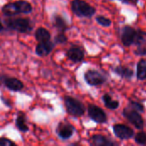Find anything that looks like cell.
Here are the masks:
<instances>
[{"mask_svg":"<svg viewBox=\"0 0 146 146\" xmlns=\"http://www.w3.org/2000/svg\"><path fill=\"white\" fill-rule=\"evenodd\" d=\"M121 40L122 44L126 47H130L133 44L136 46L146 44V32L126 25L121 28Z\"/></svg>","mask_w":146,"mask_h":146,"instance_id":"6da1fadb","label":"cell"},{"mask_svg":"<svg viewBox=\"0 0 146 146\" xmlns=\"http://www.w3.org/2000/svg\"><path fill=\"white\" fill-rule=\"evenodd\" d=\"M33 11L32 4L27 0H17L4 4L2 12L5 16L11 17L20 14H29Z\"/></svg>","mask_w":146,"mask_h":146,"instance_id":"7a4b0ae2","label":"cell"},{"mask_svg":"<svg viewBox=\"0 0 146 146\" xmlns=\"http://www.w3.org/2000/svg\"><path fill=\"white\" fill-rule=\"evenodd\" d=\"M4 24L8 29L15 31L21 33H30L33 28V23L28 18L11 16L4 20Z\"/></svg>","mask_w":146,"mask_h":146,"instance_id":"3957f363","label":"cell"},{"mask_svg":"<svg viewBox=\"0 0 146 146\" xmlns=\"http://www.w3.org/2000/svg\"><path fill=\"white\" fill-rule=\"evenodd\" d=\"M71 9L79 17L91 18L96 14V9L84 0H73L71 2Z\"/></svg>","mask_w":146,"mask_h":146,"instance_id":"277c9868","label":"cell"},{"mask_svg":"<svg viewBox=\"0 0 146 146\" xmlns=\"http://www.w3.org/2000/svg\"><path fill=\"white\" fill-rule=\"evenodd\" d=\"M64 105L67 113L74 117H80L86 112L85 105L80 100L70 96L64 98Z\"/></svg>","mask_w":146,"mask_h":146,"instance_id":"5b68a950","label":"cell"},{"mask_svg":"<svg viewBox=\"0 0 146 146\" xmlns=\"http://www.w3.org/2000/svg\"><path fill=\"white\" fill-rule=\"evenodd\" d=\"M123 116L137 129L142 130L145 127V121L139 112L127 106L123 110Z\"/></svg>","mask_w":146,"mask_h":146,"instance_id":"8992f818","label":"cell"},{"mask_svg":"<svg viewBox=\"0 0 146 146\" xmlns=\"http://www.w3.org/2000/svg\"><path fill=\"white\" fill-rule=\"evenodd\" d=\"M85 81L91 86H98L107 81V77L96 69H88L84 74Z\"/></svg>","mask_w":146,"mask_h":146,"instance_id":"52a82bcc","label":"cell"},{"mask_svg":"<svg viewBox=\"0 0 146 146\" xmlns=\"http://www.w3.org/2000/svg\"><path fill=\"white\" fill-rule=\"evenodd\" d=\"M87 112L91 120L98 124H104L106 123L108 121L105 112L100 107L95 104H89L87 108Z\"/></svg>","mask_w":146,"mask_h":146,"instance_id":"ba28073f","label":"cell"},{"mask_svg":"<svg viewBox=\"0 0 146 146\" xmlns=\"http://www.w3.org/2000/svg\"><path fill=\"white\" fill-rule=\"evenodd\" d=\"M113 132L116 138L121 140H128L134 137V131L130 127L125 124H115L113 126Z\"/></svg>","mask_w":146,"mask_h":146,"instance_id":"9c48e42d","label":"cell"},{"mask_svg":"<svg viewBox=\"0 0 146 146\" xmlns=\"http://www.w3.org/2000/svg\"><path fill=\"white\" fill-rule=\"evenodd\" d=\"M0 80L3 82L5 87L12 92H20L24 88V84L20 80L15 77H9L6 75H1Z\"/></svg>","mask_w":146,"mask_h":146,"instance_id":"30bf717a","label":"cell"},{"mask_svg":"<svg viewBox=\"0 0 146 146\" xmlns=\"http://www.w3.org/2000/svg\"><path fill=\"white\" fill-rule=\"evenodd\" d=\"M75 128L73 125L68 122H60L56 129V132L58 137L63 140L69 139L74 133Z\"/></svg>","mask_w":146,"mask_h":146,"instance_id":"8fae6325","label":"cell"},{"mask_svg":"<svg viewBox=\"0 0 146 146\" xmlns=\"http://www.w3.org/2000/svg\"><path fill=\"white\" fill-rule=\"evenodd\" d=\"M67 57L74 63L80 62L85 58V50L80 45H72L67 51Z\"/></svg>","mask_w":146,"mask_h":146,"instance_id":"7c38bea8","label":"cell"},{"mask_svg":"<svg viewBox=\"0 0 146 146\" xmlns=\"http://www.w3.org/2000/svg\"><path fill=\"white\" fill-rule=\"evenodd\" d=\"M54 47H55V44L51 40L45 41V42H38V44L36 45L35 52L38 56L44 57L50 54Z\"/></svg>","mask_w":146,"mask_h":146,"instance_id":"4fadbf2b","label":"cell"},{"mask_svg":"<svg viewBox=\"0 0 146 146\" xmlns=\"http://www.w3.org/2000/svg\"><path fill=\"white\" fill-rule=\"evenodd\" d=\"M90 145L92 146H114L118 144L102 134H94L90 139Z\"/></svg>","mask_w":146,"mask_h":146,"instance_id":"5bb4252c","label":"cell"},{"mask_svg":"<svg viewBox=\"0 0 146 146\" xmlns=\"http://www.w3.org/2000/svg\"><path fill=\"white\" fill-rule=\"evenodd\" d=\"M112 72L119 75L120 77L123 79H127V80H131L134 74L133 69L123 65H119V66L112 68Z\"/></svg>","mask_w":146,"mask_h":146,"instance_id":"9a60e30c","label":"cell"},{"mask_svg":"<svg viewBox=\"0 0 146 146\" xmlns=\"http://www.w3.org/2000/svg\"><path fill=\"white\" fill-rule=\"evenodd\" d=\"M34 37L38 42H45L50 40V33L45 27H38L34 33Z\"/></svg>","mask_w":146,"mask_h":146,"instance_id":"2e32d148","label":"cell"},{"mask_svg":"<svg viewBox=\"0 0 146 146\" xmlns=\"http://www.w3.org/2000/svg\"><path fill=\"white\" fill-rule=\"evenodd\" d=\"M53 25L58 30V32L65 33L68 27L67 21L61 15H56L53 18Z\"/></svg>","mask_w":146,"mask_h":146,"instance_id":"e0dca14e","label":"cell"},{"mask_svg":"<svg viewBox=\"0 0 146 146\" xmlns=\"http://www.w3.org/2000/svg\"><path fill=\"white\" fill-rule=\"evenodd\" d=\"M102 100H103L105 107L110 110H115L120 106L119 101L112 99V97L109 93H104L102 97Z\"/></svg>","mask_w":146,"mask_h":146,"instance_id":"ac0fdd59","label":"cell"},{"mask_svg":"<svg viewBox=\"0 0 146 146\" xmlns=\"http://www.w3.org/2000/svg\"><path fill=\"white\" fill-rule=\"evenodd\" d=\"M136 75L139 80H146V58H141L138 62Z\"/></svg>","mask_w":146,"mask_h":146,"instance_id":"d6986e66","label":"cell"},{"mask_svg":"<svg viewBox=\"0 0 146 146\" xmlns=\"http://www.w3.org/2000/svg\"><path fill=\"white\" fill-rule=\"evenodd\" d=\"M27 120H26V115L22 112H19L15 120V126L18 128L19 131L22 133H26L28 131V127L27 125Z\"/></svg>","mask_w":146,"mask_h":146,"instance_id":"ffe728a7","label":"cell"},{"mask_svg":"<svg viewBox=\"0 0 146 146\" xmlns=\"http://www.w3.org/2000/svg\"><path fill=\"white\" fill-rule=\"evenodd\" d=\"M134 140L135 143L139 145H146V133L144 131L139 132L138 133L134 134Z\"/></svg>","mask_w":146,"mask_h":146,"instance_id":"44dd1931","label":"cell"},{"mask_svg":"<svg viewBox=\"0 0 146 146\" xmlns=\"http://www.w3.org/2000/svg\"><path fill=\"white\" fill-rule=\"evenodd\" d=\"M96 21L97 22L103 26V27H110L112 25V21L110 19V18H107L104 15H98L96 17Z\"/></svg>","mask_w":146,"mask_h":146,"instance_id":"7402d4cb","label":"cell"},{"mask_svg":"<svg viewBox=\"0 0 146 146\" xmlns=\"http://www.w3.org/2000/svg\"><path fill=\"white\" fill-rule=\"evenodd\" d=\"M128 106L131 107V108H133V110H137V111L139 112V113L145 112V106H144L142 104L139 103V102H136V101H133V100H132V101L129 102Z\"/></svg>","mask_w":146,"mask_h":146,"instance_id":"603a6c76","label":"cell"},{"mask_svg":"<svg viewBox=\"0 0 146 146\" xmlns=\"http://www.w3.org/2000/svg\"><path fill=\"white\" fill-rule=\"evenodd\" d=\"M68 41V38L63 32H58L56 36L55 37V44H64Z\"/></svg>","mask_w":146,"mask_h":146,"instance_id":"cb8c5ba5","label":"cell"},{"mask_svg":"<svg viewBox=\"0 0 146 146\" xmlns=\"http://www.w3.org/2000/svg\"><path fill=\"white\" fill-rule=\"evenodd\" d=\"M134 54L139 56H146V44L138 45L136 50H134Z\"/></svg>","mask_w":146,"mask_h":146,"instance_id":"d4e9b609","label":"cell"},{"mask_svg":"<svg viewBox=\"0 0 146 146\" xmlns=\"http://www.w3.org/2000/svg\"><path fill=\"white\" fill-rule=\"evenodd\" d=\"M15 143L6 138H0V146H15Z\"/></svg>","mask_w":146,"mask_h":146,"instance_id":"484cf974","label":"cell"},{"mask_svg":"<svg viewBox=\"0 0 146 146\" xmlns=\"http://www.w3.org/2000/svg\"><path fill=\"white\" fill-rule=\"evenodd\" d=\"M120 1L124 4L132 5V6H136L139 3V0H120Z\"/></svg>","mask_w":146,"mask_h":146,"instance_id":"4316f807","label":"cell"},{"mask_svg":"<svg viewBox=\"0 0 146 146\" xmlns=\"http://www.w3.org/2000/svg\"><path fill=\"white\" fill-rule=\"evenodd\" d=\"M3 29H4V27H3V24L2 23V21H1V20H0V32H2V31H3Z\"/></svg>","mask_w":146,"mask_h":146,"instance_id":"83f0119b","label":"cell"}]
</instances>
